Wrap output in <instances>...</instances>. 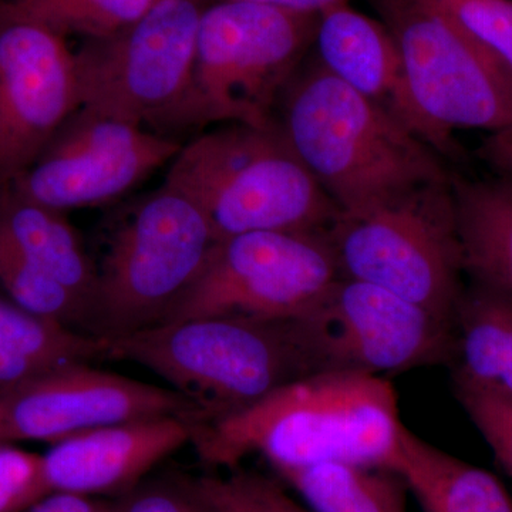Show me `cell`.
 Returning <instances> with one entry per match:
<instances>
[{
  "label": "cell",
  "instance_id": "6da1fadb",
  "mask_svg": "<svg viewBox=\"0 0 512 512\" xmlns=\"http://www.w3.org/2000/svg\"><path fill=\"white\" fill-rule=\"evenodd\" d=\"M403 429L387 377L312 373L232 416L198 423L191 444L202 463L228 470L252 454L275 473L323 463L392 470Z\"/></svg>",
  "mask_w": 512,
  "mask_h": 512
},
{
  "label": "cell",
  "instance_id": "7a4b0ae2",
  "mask_svg": "<svg viewBox=\"0 0 512 512\" xmlns=\"http://www.w3.org/2000/svg\"><path fill=\"white\" fill-rule=\"evenodd\" d=\"M278 127L339 212H359L450 180L440 154L318 63L296 73Z\"/></svg>",
  "mask_w": 512,
  "mask_h": 512
},
{
  "label": "cell",
  "instance_id": "3957f363",
  "mask_svg": "<svg viewBox=\"0 0 512 512\" xmlns=\"http://www.w3.org/2000/svg\"><path fill=\"white\" fill-rule=\"evenodd\" d=\"M165 183L200 208L218 239L249 232L326 234L339 214L278 124H231L192 138L171 161Z\"/></svg>",
  "mask_w": 512,
  "mask_h": 512
},
{
  "label": "cell",
  "instance_id": "277c9868",
  "mask_svg": "<svg viewBox=\"0 0 512 512\" xmlns=\"http://www.w3.org/2000/svg\"><path fill=\"white\" fill-rule=\"evenodd\" d=\"M107 359L156 373L195 407L201 423L232 416L309 375L291 320L202 316L160 323L110 340Z\"/></svg>",
  "mask_w": 512,
  "mask_h": 512
},
{
  "label": "cell",
  "instance_id": "5b68a950",
  "mask_svg": "<svg viewBox=\"0 0 512 512\" xmlns=\"http://www.w3.org/2000/svg\"><path fill=\"white\" fill-rule=\"evenodd\" d=\"M220 241L173 185L140 198L114 222L100 261L87 332L117 339L163 323Z\"/></svg>",
  "mask_w": 512,
  "mask_h": 512
},
{
  "label": "cell",
  "instance_id": "8992f818",
  "mask_svg": "<svg viewBox=\"0 0 512 512\" xmlns=\"http://www.w3.org/2000/svg\"><path fill=\"white\" fill-rule=\"evenodd\" d=\"M202 10L197 0H158L116 35L86 40L74 52L80 107L161 136L200 126L194 69Z\"/></svg>",
  "mask_w": 512,
  "mask_h": 512
},
{
  "label": "cell",
  "instance_id": "52a82bcc",
  "mask_svg": "<svg viewBox=\"0 0 512 512\" xmlns=\"http://www.w3.org/2000/svg\"><path fill=\"white\" fill-rule=\"evenodd\" d=\"M318 16L254 0L202 10L194 69L200 126H276V107L313 45Z\"/></svg>",
  "mask_w": 512,
  "mask_h": 512
},
{
  "label": "cell",
  "instance_id": "ba28073f",
  "mask_svg": "<svg viewBox=\"0 0 512 512\" xmlns=\"http://www.w3.org/2000/svg\"><path fill=\"white\" fill-rule=\"evenodd\" d=\"M326 237L342 276L453 322L464 269L451 180L370 210L339 212Z\"/></svg>",
  "mask_w": 512,
  "mask_h": 512
},
{
  "label": "cell",
  "instance_id": "9c48e42d",
  "mask_svg": "<svg viewBox=\"0 0 512 512\" xmlns=\"http://www.w3.org/2000/svg\"><path fill=\"white\" fill-rule=\"evenodd\" d=\"M312 373L386 377L450 362L453 322L382 286L339 278L291 320Z\"/></svg>",
  "mask_w": 512,
  "mask_h": 512
},
{
  "label": "cell",
  "instance_id": "30bf717a",
  "mask_svg": "<svg viewBox=\"0 0 512 512\" xmlns=\"http://www.w3.org/2000/svg\"><path fill=\"white\" fill-rule=\"evenodd\" d=\"M414 109L440 156L456 153V130L512 126V80L420 0H379Z\"/></svg>",
  "mask_w": 512,
  "mask_h": 512
},
{
  "label": "cell",
  "instance_id": "8fae6325",
  "mask_svg": "<svg viewBox=\"0 0 512 512\" xmlns=\"http://www.w3.org/2000/svg\"><path fill=\"white\" fill-rule=\"evenodd\" d=\"M342 278L323 232H249L220 239L165 322L229 316L286 322Z\"/></svg>",
  "mask_w": 512,
  "mask_h": 512
},
{
  "label": "cell",
  "instance_id": "7c38bea8",
  "mask_svg": "<svg viewBox=\"0 0 512 512\" xmlns=\"http://www.w3.org/2000/svg\"><path fill=\"white\" fill-rule=\"evenodd\" d=\"M181 147L173 137L79 107L8 187L57 211L103 207L171 163Z\"/></svg>",
  "mask_w": 512,
  "mask_h": 512
},
{
  "label": "cell",
  "instance_id": "4fadbf2b",
  "mask_svg": "<svg viewBox=\"0 0 512 512\" xmlns=\"http://www.w3.org/2000/svg\"><path fill=\"white\" fill-rule=\"evenodd\" d=\"M79 107L76 56L66 37L13 0H0V188L36 160Z\"/></svg>",
  "mask_w": 512,
  "mask_h": 512
},
{
  "label": "cell",
  "instance_id": "5bb4252c",
  "mask_svg": "<svg viewBox=\"0 0 512 512\" xmlns=\"http://www.w3.org/2000/svg\"><path fill=\"white\" fill-rule=\"evenodd\" d=\"M163 416L200 420L195 407L174 390L74 363L0 390V443L52 446L97 427Z\"/></svg>",
  "mask_w": 512,
  "mask_h": 512
},
{
  "label": "cell",
  "instance_id": "9a60e30c",
  "mask_svg": "<svg viewBox=\"0 0 512 512\" xmlns=\"http://www.w3.org/2000/svg\"><path fill=\"white\" fill-rule=\"evenodd\" d=\"M198 421L150 417L97 427L52 444L43 454L49 494L121 497L143 483L157 464L192 443Z\"/></svg>",
  "mask_w": 512,
  "mask_h": 512
},
{
  "label": "cell",
  "instance_id": "2e32d148",
  "mask_svg": "<svg viewBox=\"0 0 512 512\" xmlns=\"http://www.w3.org/2000/svg\"><path fill=\"white\" fill-rule=\"evenodd\" d=\"M313 45L316 63L323 70L382 107L436 150L429 128L410 100L399 49L383 22L343 3L319 13Z\"/></svg>",
  "mask_w": 512,
  "mask_h": 512
},
{
  "label": "cell",
  "instance_id": "e0dca14e",
  "mask_svg": "<svg viewBox=\"0 0 512 512\" xmlns=\"http://www.w3.org/2000/svg\"><path fill=\"white\" fill-rule=\"evenodd\" d=\"M456 390L512 399V299L485 286L464 289L453 318Z\"/></svg>",
  "mask_w": 512,
  "mask_h": 512
},
{
  "label": "cell",
  "instance_id": "ac0fdd59",
  "mask_svg": "<svg viewBox=\"0 0 512 512\" xmlns=\"http://www.w3.org/2000/svg\"><path fill=\"white\" fill-rule=\"evenodd\" d=\"M64 214L26 200L10 187L0 188V238L73 292L86 306L89 322L96 262Z\"/></svg>",
  "mask_w": 512,
  "mask_h": 512
},
{
  "label": "cell",
  "instance_id": "d6986e66",
  "mask_svg": "<svg viewBox=\"0 0 512 512\" xmlns=\"http://www.w3.org/2000/svg\"><path fill=\"white\" fill-rule=\"evenodd\" d=\"M464 274L512 299V178H454Z\"/></svg>",
  "mask_w": 512,
  "mask_h": 512
},
{
  "label": "cell",
  "instance_id": "ffe728a7",
  "mask_svg": "<svg viewBox=\"0 0 512 512\" xmlns=\"http://www.w3.org/2000/svg\"><path fill=\"white\" fill-rule=\"evenodd\" d=\"M392 470L423 512H512V497L497 477L427 443L406 426Z\"/></svg>",
  "mask_w": 512,
  "mask_h": 512
},
{
  "label": "cell",
  "instance_id": "44dd1931",
  "mask_svg": "<svg viewBox=\"0 0 512 512\" xmlns=\"http://www.w3.org/2000/svg\"><path fill=\"white\" fill-rule=\"evenodd\" d=\"M110 340L25 311L0 295V390L109 355Z\"/></svg>",
  "mask_w": 512,
  "mask_h": 512
},
{
  "label": "cell",
  "instance_id": "7402d4cb",
  "mask_svg": "<svg viewBox=\"0 0 512 512\" xmlns=\"http://www.w3.org/2000/svg\"><path fill=\"white\" fill-rule=\"evenodd\" d=\"M276 474L313 512H407L409 488L386 468L323 463Z\"/></svg>",
  "mask_w": 512,
  "mask_h": 512
},
{
  "label": "cell",
  "instance_id": "603a6c76",
  "mask_svg": "<svg viewBox=\"0 0 512 512\" xmlns=\"http://www.w3.org/2000/svg\"><path fill=\"white\" fill-rule=\"evenodd\" d=\"M0 295L25 311L87 332V309L82 301L2 238Z\"/></svg>",
  "mask_w": 512,
  "mask_h": 512
},
{
  "label": "cell",
  "instance_id": "cb8c5ba5",
  "mask_svg": "<svg viewBox=\"0 0 512 512\" xmlns=\"http://www.w3.org/2000/svg\"><path fill=\"white\" fill-rule=\"evenodd\" d=\"M60 36L104 39L133 25L158 0H13Z\"/></svg>",
  "mask_w": 512,
  "mask_h": 512
},
{
  "label": "cell",
  "instance_id": "d4e9b609",
  "mask_svg": "<svg viewBox=\"0 0 512 512\" xmlns=\"http://www.w3.org/2000/svg\"><path fill=\"white\" fill-rule=\"evenodd\" d=\"M512 80V0H420Z\"/></svg>",
  "mask_w": 512,
  "mask_h": 512
},
{
  "label": "cell",
  "instance_id": "484cf974",
  "mask_svg": "<svg viewBox=\"0 0 512 512\" xmlns=\"http://www.w3.org/2000/svg\"><path fill=\"white\" fill-rule=\"evenodd\" d=\"M211 512H313L284 485L255 471L232 468L225 476L185 478Z\"/></svg>",
  "mask_w": 512,
  "mask_h": 512
},
{
  "label": "cell",
  "instance_id": "4316f807",
  "mask_svg": "<svg viewBox=\"0 0 512 512\" xmlns=\"http://www.w3.org/2000/svg\"><path fill=\"white\" fill-rule=\"evenodd\" d=\"M49 495L43 454L0 443V512H22Z\"/></svg>",
  "mask_w": 512,
  "mask_h": 512
},
{
  "label": "cell",
  "instance_id": "83f0119b",
  "mask_svg": "<svg viewBox=\"0 0 512 512\" xmlns=\"http://www.w3.org/2000/svg\"><path fill=\"white\" fill-rule=\"evenodd\" d=\"M456 392L468 417L493 450L495 460L512 478V399L473 390Z\"/></svg>",
  "mask_w": 512,
  "mask_h": 512
},
{
  "label": "cell",
  "instance_id": "f1b7e54d",
  "mask_svg": "<svg viewBox=\"0 0 512 512\" xmlns=\"http://www.w3.org/2000/svg\"><path fill=\"white\" fill-rule=\"evenodd\" d=\"M109 512H211L185 478L171 483L143 484L109 500Z\"/></svg>",
  "mask_w": 512,
  "mask_h": 512
},
{
  "label": "cell",
  "instance_id": "f546056e",
  "mask_svg": "<svg viewBox=\"0 0 512 512\" xmlns=\"http://www.w3.org/2000/svg\"><path fill=\"white\" fill-rule=\"evenodd\" d=\"M478 156L495 174L512 178V126L490 133L478 148Z\"/></svg>",
  "mask_w": 512,
  "mask_h": 512
},
{
  "label": "cell",
  "instance_id": "4dcf8cb0",
  "mask_svg": "<svg viewBox=\"0 0 512 512\" xmlns=\"http://www.w3.org/2000/svg\"><path fill=\"white\" fill-rule=\"evenodd\" d=\"M22 512H109V500L73 494H49Z\"/></svg>",
  "mask_w": 512,
  "mask_h": 512
},
{
  "label": "cell",
  "instance_id": "1f68e13d",
  "mask_svg": "<svg viewBox=\"0 0 512 512\" xmlns=\"http://www.w3.org/2000/svg\"><path fill=\"white\" fill-rule=\"evenodd\" d=\"M254 2L268 3V5L295 10V12L319 15L325 10L343 5V3H349V0H254Z\"/></svg>",
  "mask_w": 512,
  "mask_h": 512
}]
</instances>
